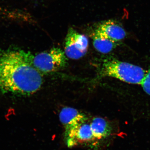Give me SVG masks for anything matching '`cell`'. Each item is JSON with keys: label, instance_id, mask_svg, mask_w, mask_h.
Returning <instances> with one entry per match:
<instances>
[{"label": "cell", "instance_id": "cell-3", "mask_svg": "<svg viewBox=\"0 0 150 150\" xmlns=\"http://www.w3.org/2000/svg\"><path fill=\"white\" fill-rule=\"evenodd\" d=\"M28 55L31 64L41 74L55 72L64 68L68 64V58L59 48H53L35 55L28 52Z\"/></svg>", "mask_w": 150, "mask_h": 150}, {"label": "cell", "instance_id": "cell-1", "mask_svg": "<svg viewBox=\"0 0 150 150\" xmlns=\"http://www.w3.org/2000/svg\"><path fill=\"white\" fill-rule=\"evenodd\" d=\"M41 73L30 61L28 52L6 50L0 53V91L4 93L29 96L41 88Z\"/></svg>", "mask_w": 150, "mask_h": 150}, {"label": "cell", "instance_id": "cell-9", "mask_svg": "<svg viewBox=\"0 0 150 150\" xmlns=\"http://www.w3.org/2000/svg\"><path fill=\"white\" fill-rule=\"evenodd\" d=\"M120 43L110 40L96 32L94 33V47L97 51L102 54H107L110 53L119 45Z\"/></svg>", "mask_w": 150, "mask_h": 150}, {"label": "cell", "instance_id": "cell-6", "mask_svg": "<svg viewBox=\"0 0 150 150\" xmlns=\"http://www.w3.org/2000/svg\"><path fill=\"white\" fill-rule=\"evenodd\" d=\"M59 119L65 129V135L81 123L88 120L85 114L72 107L63 108L59 113Z\"/></svg>", "mask_w": 150, "mask_h": 150}, {"label": "cell", "instance_id": "cell-10", "mask_svg": "<svg viewBox=\"0 0 150 150\" xmlns=\"http://www.w3.org/2000/svg\"><path fill=\"white\" fill-rule=\"evenodd\" d=\"M21 13L15 11L8 10L0 8V18H19Z\"/></svg>", "mask_w": 150, "mask_h": 150}, {"label": "cell", "instance_id": "cell-4", "mask_svg": "<svg viewBox=\"0 0 150 150\" xmlns=\"http://www.w3.org/2000/svg\"><path fill=\"white\" fill-rule=\"evenodd\" d=\"M88 40L85 35L79 33L72 28L68 30L64 45L65 55L69 59L78 60L86 54Z\"/></svg>", "mask_w": 150, "mask_h": 150}, {"label": "cell", "instance_id": "cell-8", "mask_svg": "<svg viewBox=\"0 0 150 150\" xmlns=\"http://www.w3.org/2000/svg\"><path fill=\"white\" fill-rule=\"evenodd\" d=\"M90 123L95 140L105 139L112 134L113 130L111 124L102 117H95Z\"/></svg>", "mask_w": 150, "mask_h": 150}, {"label": "cell", "instance_id": "cell-5", "mask_svg": "<svg viewBox=\"0 0 150 150\" xmlns=\"http://www.w3.org/2000/svg\"><path fill=\"white\" fill-rule=\"evenodd\" d=\"M88 121L81 123L65 135L68 146H73L78 143H90L95 140L90 123Z\"/></svg>", "mask_w": 150, "mask_h": 150}, {"label": "cell", "instance_id": "cell-2", "mask_svg": "<svg viewBox=\"0 0 150 150\" xmlns=\"http://www.w3.org/2000/svg\"><path fill=\"white\" fill-rule=\"evenodd\" d=\"M101 72L103 76L115 78L126 83L141 84L147 71L139 66L108 58L103 62Z\"/></svg>", "mask_w": 150, "mask_h": 150}, {"label": "cell", "instance_id": "cell-7", "mask_svg": "<svg viewBox=\"0 0 150 150\" xmlns=\"http://www.w3.org/2000/svg\"><path fill=\"white\" fill-rule=\"evenodd\" d=\"M95 32L116 42H120L126 36V30L122 25L118 21L111 20L100 23Z\"/></svg>", "mask_w": 150, "mask_h": 150}, {"label": "cell", "instance_id": "cell-11", "mask_svg": "<svg viewBox=\"0 0 150 150\" xmlns=\"http://www.w3.org/2000/svg\"><path fill=\"white\" fill-rule=\"evenodd\" d=\"M141 85L144 91L150 96V69L147 71L146 74Z\"/></svg>", "mask_w": 150, "mask_h": 150}]
</instances>
